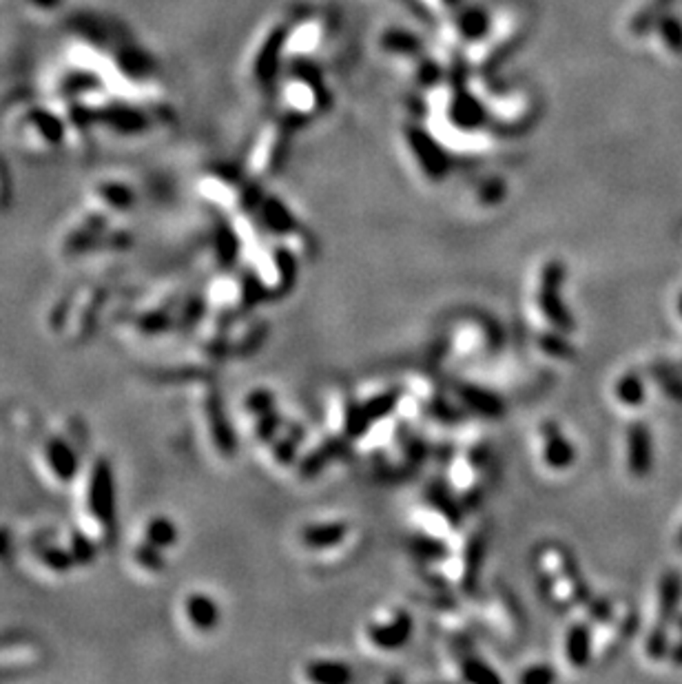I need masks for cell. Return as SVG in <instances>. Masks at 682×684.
<instances>
[{
  "instance_id": "1f68e13d",
  "label": "cell",
  "mask_w": 682,
  "mask_h": 684,
  "mask_svg": "<svg viewBox=\"0 0 682 684\" xmlns=\"http://www.w3.org/2000/svg\"><path fill=\"white\" fill-rule=\"evenodd\" d=\"M674 622H676V625H678V629H680V634H682V614H680V616H676V620H674ZM669 658H671V662H674V665L682 667V640H680L676 647H671Z\"/></svg>"
},
{
  "instance_id": "9a60e30c",
  "label": "cell",
  "mask_w": 682,
  "mask_h": 684,
  "mask_svg": "<svg viewBox=\"0 0 682 684\" xmlns=\"http://www.w3.org/2000/svg\"><path fill=\"white\" fill-rule=\"evenodd\" d=\"M412 631V620L406 611H396L390 622H375L368 627V636L375 647L384 651H395L406 645Z\"/></svg>"
},
{
  "instance_id": "2e32d148",
  "label": "cell",
  "mask_w": 682,
  "mask_h": 684,
  "mask_svg": "<svg viewBox=\"0 0 682 684\" xmlns=\"http://www.w3.org/2000/svg\"><path fill=\"white\" fill-rule=\"evenodd\" d=\"M543 434V461L546 466L552 469H565L574 463L577 458V450H574L572 443L563 437L558 426L554 423H543L541 426Z\"/></svg>"
},
{
  "instance_id": "cb8c5ba5",
  "label": "cell",
  "mask_w": 682,
  "mask_h": 684,
  "mask_svg": "<svg viewBox=\"0 0 682 684\" xmlns=\"http://www.w3.org/2000/svg\"><path fill=\"white\" fill-rule=\"evenodd\" d=\"M645 651H647L651 660H663L667 653L671 651L669 634H667V625H663V622H658V625L649 631L647 642H645Z\"/></svg>"
},
{
  "instance_id": "5b68a950",
  "label": "cell",
  "mask_w": 682,
  "mask_h": 684,
  "mask_svg": "<svg viewBox=\"0 0 682 684\" xmlns=\"http://www.w3.org/2000/svg\"><path fill=\"white\" fill-rule=\"evenodd\" d=\"M538 558H541L538 560V569H541L538 587L543 596L552 602V607L565 611L589 600L587 585L580 578L577 560H572L567 549L549 545L541 549Z\"/></svg>"
},
{
  "instance_id": "ffe728a7",
  "label": "cell",
  "mask_w": 682,
  "mask_h": 684,
  "mask_svg": "<svg viewBox=\"0 0 682 684\" xmlns=\"http://www.w3.org/2000/svg\"><path fill=\"white\" fill-rule=\"evenodd\" d=\"M459 397H461L463 403H466L467 407H472V410L481 412V415L498 417L503 412L501 401H498L495 395H490V392L481 390V387L461 386L459 387Z\"/></svg>"
},
{
  "instance_id": "d6986e66",
  "label": "cell",
  "mask_w": 682,
  "mask_h": 684,
  "mask_svg": "<svg viewBox=\"0 0 682 684\" xmlns=\"http://www.w3.org/2000/svg\"><path fill=\"white\" fill-rule=\"evenodd\" d=\"M348 534V525L346 523H322L310 525L302 532V543L310 549H326L333 545L341 543Z\"/></svg>"
},
{
  "instance_id": "4fadbf2b",
  "label": "cell",
  "mask_w": 682,
  "mask_h": 684,
  "mask_svg": "<svg viewBox=\"0 0 682 684\" xmlns=\"http://www.w3.org/2000/svg\"><path fill=\"white\" fill-rule=\"evenodd\" d=\"M627 466L636 478H645L654 468V441L645 423H631L627 430Z\"/></svg>"
},
{
  "instance_id": "7402d4cb",
  "label": "cell",
  "mask_w": 682,
  "mask_h": 684,
  "mask_svg": "<svg viewBox=\"0 0 682 684\" xmlns=\"http://www.w3.org/2000/svg\"><path fill=\"white\" fill-rule=\"evenodd\" d=\"M306 676L313 682H322V684H339V682H348L353 678L350 673L348 665H341V662H330V660H319V662H310L306 667Z\"/></svg>"
},
{
  "instance_id": "8fae6325",
  "label": "cell",
  "mask_w": 682,
  "mask_h": 684,
  "mask_svg": "<svg viewBox=\"0 0 682 684\" xmlns=\"http://www.w3.org/2000/svg\"><path fill=\"white\" fill-rule=\"evenodd\" d=\"M177 618L182 627L196 636L213 634L222 620L220 605L205 591H188L177 602Z\"/></svg>"
},
{
  "instance_id": "603a6c76",
  "label": "cell",
  "mask_w": 682,
  "mask_h": 684,
  "mask_svg": "<svg viewBox=\"0 0 682 684\" xmlns=\"http://www.w3.org/2000/svg\"><path fill=\"white\" fill-rule=\"evenodd\" d=\"M651 377L674 401L682 403V372L667 364L651 366Z\"/></svg>"
},
{
  "instance_id": "4316f807",
  "label": "cell",
  "mask_w": 682,
  "mask_h": 684,
  "mask_svg": "<svg viewBox=\"0 0 682 684\" xmlns=\"http://www.w3.org/2000/svg\"><path fill=\"white\" fill-rule=\"evenodd\" d=\"M461 669H463V678H467V680H472V682L498 680L496 673H492L490 669H487V665H483V662H478V660H472V658H466V660L461 662Z\"/></svg>"
},
{
  "instance_id": "44dd1931",
  "label": "cell",
  "mask_w": 682,
  "mask_h": 684,
  "mask_svg": "<svg viewBox=\"0 0 682 684\" xmlns=\"http://www.w3.org/2000/svg\"><path fill=\"white\" fill-rule=\"evenodd\" d=\"M616 397H618V401L623 403V406H643L645 397H647V387H645L638 372H625V375L620 377L618 384H616Z\"/></svg>"
},
{
  "instance_id": "484cf974",
  "label": "cell",
  "mask_w": 682,
  "mask_h": 684,
  "mask_svg": "<svg viewBox=\"0 0 682 684\" xmlns=\"http://www.w3.org/2000/svg\"><path fill=\"white\" fill-rule=\"evenodd\" d=\"M16 549L18 536L14 534V529L9 525L0 523V568H5L12 558H16Z\"/></svg>"
},
{
  "instance_id": "f1b7e54d",
  "label": "cell",
  "mask_w": 682,
  "mask_h": 684,
  "mask_svg": "<svg viewBox=\"0 0 682 684\" xmlns=\"http://www.w3.org/2000/svg\"><path fill=\"white\" fill-rule=\"evenodd\" d=\"M12 193H14L12 176H9L7 162L0 157V208L9 206V202H12Z\"/></svg>"
},
{
  "instance_id": "f546056e",
  "label": "cell",
  "mask_w": 682,
  "mask_h": 684,
  "mask_svg": "<svg viewBox=\"0 0 682 684\" xmlns=\"http://www.w3.org/2000/svg\"><path fill=\"white\" fill-rule=\"evenodd\" d=\"M541 348L549 352V355H554V357H569V355H572V350H569V346L565 344L561 335H543L541 337Z\"/></svg>"
},
{
  "instance_id": "d6a6232c",
  "label": "cell",
  "mask_w": 682,
  "mask_h": 684,
  "mask_svg": "<svg viewBox=\"0 0 682 684\" xmlns=\"http://www.w3.org/2000/svg\"><path fill=\"white\" fill-rule=\"evenodd\" d=\"M678 315L682 317V295L678 297Z\"/></svg>"
},
{
  "instance_id": "30bf717a",
  "label": "cell",
  "mask_w": 682,
  "mask_h": 684,
  "mask_svg": "<svg viewBox=\"0 0 682 684\" xmlns=\"http://www.w3.org/2000/svg\"><path fill=\"white\" fill-rule=\"evenodd\" d=\"M565 279V268L561 262H552L543 268L541 275V286H538V306H541V313L546 315V319L561 333H569L574 326L572 317H569L567 308H565L561 299V286Z\"/></svg>"
},
{
  "instance_id": "d4e9b609",
  "label": "cell",
  "mask_w": 682,
  "mask_h": 684,
  "mask_svg": "<svg viewBox=\"0 0 682 684\" xmlns=\"http://www.w3.org/2000/svg\"><path fill=\"white\" fill-rule=\"evenodd\" d=\"M273 395L268 390H264V387H259V390H253L251 395L246 397V401H244V407H246V412L251 417H259L264 415V412H271L273 410Z\"/></svg>"
},
{
  "instance_id": "52a82bcc",
  "label": "cell",
  "mask_w": 682,
  "mask_h": 684,
  "mask_svg": "<svg viewBox=\"0 0 682 684\" xmlns=\"http://www.w3.org/2000/svg\"><path fill=\"white\" fill-rule=\"evenodd\" d=\"M109 217L103 213L94 211V208L83 206L74 217L63 226V231L55 237V255L60 259H83L94 257L95 248H98L103 235L114 226Z\"/></svg>"
},
{
  "instance_id": "4dcf8cb0",
  "label": "cell",
  "mask_w": 682,
  "mask_h": 684,
  "mask_svg": "<svg viewBox=\"0 0 682 684\" xmlns=\"http://www.w3.org/2000/svg\"><path fill=\"white\" fill-rule=\"evenodd\" d=\"M523 682H549L554 680V671H549L547 667H532L521 676Z\"/></svg>"
},
{
  "instance_id": "7a4b0ae2",
  "label": "cell",
  "mask_w": 682,
  "mask_h": 684,
  "mask_svg": "<svg viewBox=\"0 0 682 684\" xmlns=\"http://www.w3.org/2000/svg\"><path fill=\"white\" fill-rule=\"evenodd\" d=\"M3 125L9 137L29 156H54L67 145V126L52 106L29 98L12 100L5 106Z\"/></svg>"
},
{
  "instance_id": "3957f363",
  "label": "cell",
  "mask_w": 682,
  "mask_h": 684,
  "mask_svg": "<svg viewBox=\"0 0 682 684\" xmlns=\"http://www.w3.org/2000/svg\"><path fill=\"white\" fill-rule=\"evenodd\" d=\"M109 288L105 284H83L74 293L60 295L47 313V328L65 337L67 344L89 339L103 317Z\"/></svg>"
},
{
  "instance_id": "83f0119b",
  "label": "cell",
  "mask_w": 682,
  "mask_h": 684,
  "mask_svg": "<svg viewBox=\"0 0 682 684\" xmlns=\"http://www.w3.org/2000/svg\"><path fill=\"white\" fill-rule=\"evenodd\" d=\"M25 7L29 12L35 14V16H52V14H58L63 9L65 0H23Z\"/></svg>"
},
{
  "instance_id": "6da1fadb",
  "label": "cell",
  "mask_w": 682,
  "mask_h": 684,
  "mask_svg": "<svg viewBox=\"0 0 682 684\" xmlns=\"http://www.w3.org/2000/svg\"><path fill=\"white\" fill-rule=\"evenodd\" d=\"M74 523L103 551L118 543V481L115 468L105 454L86 458L74 485Z\"/></svg>"
},
{
  "instance_id": "9c48e42d",
  "label": "cell",
  "mask_w": 682,
  "mask_h": 684,
  "mask_svg": "<svg viewBox=\"0 0 682 684\" xmlns=\"http://www.w3.org/2000/svg\"><path fill=\"white\" fill-rule=\"evenodd\" d=\"M137 204V193L131 184L115 180V177H105V180L94 182L85 196V206L103 213L111 222L126 217Z\"/></svg>"
},
{
  "instance_id": "8992f818",
  "label": "cell",
  "mask_w": 682,
  "mask_h": 684,
  "mask_svg": "<svg viewBox=\"0 0 682 684\" xmlns=\"http://www.w3.org/2000/svg\"><path fill=\"white\" fill-rule=\"evenodd\" d=\"M16 558L27 569V574L43 583H63L78 571L67 548L60 540L58 529H38L27 536L25 543L18 540Z\"/></svg>"
},
{
  "instance_id": "7c38bea8",
  "label": "cell",
  "mask_w": 682,
  "mask_h": 684,
  "mask_svg": "<svg viewBox=\"0 0 682 684\" xmlns=\"http://www.w3.org/2000/svg\"><path fill=\"white\" fill-rule=\"evenodd\" d=\"M125 565L135 580L154 583V580H160L169 571V554L135 536L134 543L126 548Z\"/></svg>"
},
{
  "instance_id": "277c9868",
  "label": "cell",
  "mask_w": 682,
  "mask_h": 684,
  "mask_svg": "<svg viewBox=\"0 0 682 684\" xmlns=\"http://www.w3.org/2000/svg\"><path fill=\"white\" fill-rule=\"evenodd\" d=\"M32 458L40 481L54 492H71L85 466L78 441L65 430L38 434L32 448Z\"/></svg>"
},
{
  "instance_id": "5bb4252c",
  "label": "cell",
  "mask_w": 682,
  "mask_h": 684,
  "mask_svg": "<svg viewBox=\"0 0 682 684\" xmlns=\"http://www.w3.org/2000/svg\"><path fill=\"white\" fill-rule=\"evenodd\" d=\"M137 538L146 540V543L155 545V548L165 549L169 554L171 549L177 548L180 543V529H177L176 520L166 514H151V517L142 518L137 525Z\"/></svg>"
},
{
  "instance_id": "836d02e7",
  "label": "cell",
  "mask_w": 682,
  "mask_h": 684,
  "mask_svg": "<svg viewBox=\"0 0 682 684\" xmlns=\"http://www.w3.org/2000/svg\"><path fill=\"white\" fill-rule=\"evenodd\" d=\"M678 548L682 549V529H680V534H678Z\"/></svg>"
},
{
  "instance_id": "ba28073f",
  "label": "cell",
  "mask_w": 682,
  "mask_h": 684,
  "mask_svg": "<svg viewBox=\"0 0 682 684\" xmlns=\"http://www.w3.org/2000/svg\"><path fill=\"white\" fill-rule=\"evenodd\" d=\"M196 410L197 417H200L205 437L208 438L213 450L217 452V457L231 458L236 454V434H233L231 423H228L226 412H224L222 397L217 395V390L211 384H202L197 387Z\"/></svg>"
},
{
  "instance_id": "ac0fdd59",
  "label": "cell",
  "mask_w": 682,
  "mask_h": 684,
  "mask_svg": "<svg viewBox=\"0 0 682 684\" xmlns=\"http://www.w3.org/2000/svg\"><path fill=\"white\" fill-rule=\"evenodd\" d=\"M565 653L574 667H585L592 660V629L585 622H577L565 638Z\"/></svg>"
},
{
  "instance_id": "e0dca14e",
  "label": "cell",
  "mask_w": 682,
  "mask_h": 684,
  "mask_svg": "<svg viewBox=\"0 0 682 684\" xmlns=\"http://www.w3.org/2000/svg\"><path fill=\"white\" fill-rule=\"evenodd\" d=\"M682 600V576L676 571H667L658 585V622L669 625L678 616Z\"/></svg>"
}]
</instances>
